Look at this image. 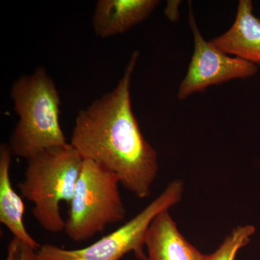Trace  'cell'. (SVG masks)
<instances>
[{
	"label": "cell",
	"mask_w": 260,
	"mask_h": 260,
	"mask_svg": "<svg viewBox=\"0 0 260 260\" xmlns=\"http://www.w3.org/2000/svg\"><path fill=\"white\" fill-rule=\"evenodd\" d=\"M255 228L251 225L238 226L225 237L218 249L214 251V260H235L238 251L247 245Z\"/></svg>",
	"instance_id": "8fae6325"
},
{
	"label": "cell",
	"mask_w": 260,
	"mask_h": 260,
	"mask_svg": "<svg viewBox=\"0 0 260 260\" xmlns=\"http://www.w3.org/2000/svg\"><path fill=\"white\" fill-rule=\"evenodd\" d=\"M24 179L18 186L24 198L34 204L32 215L44 230L64 232L61 202L70 204L83 158L70 143L43 150L27 160Z\"/></svg>",
	"instance_id": "3957f363"
},
{
	"label": "cell",
	"mask_w": 260,
	"mask_h": 260,
	"mask_svg": "<svg viewBox=\"0 0 260 260\" xmlns=\"http://www.w3.org/2000/svg\"><path fill=\"white\" fill-rule=\"evenodd\" d=\"M158 0H99L92 25L98 37L107 39L129 30L150 16Z\"/></svg>",
	"instance_id": "ba28073f"
},
{
	"label": "cell",
	"mask_w": 260,
	"mask_h": 260,
	"mask_svg": "<svg viewBox=\"0 0 260 260\" xmlns=\"http://www.w3.org/2000/svg\"><path fill=\"white\" fill-rule=\"evenodd\" d=\"M148 260H214V252L204 254L181 234L169 210L159 213L145 237Z\"/></svg>",
	"instance_id": "52a82bcc"
},
{
	"label": "cell",
	"mask_w": 260,
	"mask_h": 260,
	"mask_svg": "<svg viewBox=\"0 0 260 260\" xmlns=\"http://www.w3.org/2000/svg\"><path fill=\"white\" fill-rule=\"evenodd\" d=\"M119 178L90 160L83 167L70 201L64 231L73 242H86L104 232L107 225L125 219Z\"/></svg>",
	"instance_id": "277c9868"
},
{
	"label": "cell",
	"mask_w": 260,
	"mask_h": 260,
	"mask_svg": "<svg viewBox=\"0 0 260 260\" xmlns=\"http://www.w3.org/2000/svg\"><path fill=\"white\" fill-rule=\"evenodd\" d=\"M138 58L135 51L116 88L78 112L70 143L83 160L114 173L125 189L144 199L151 194L158 164L132 108V75Z\"/></svg>",
	"instance_id": "6da1fadb"
},
{
	"label": "cell",
	"mask_w": 260,
	"mask_h": 260,
	"mask_svg": "<svg viewBox=\"0 0 260 260\" xmlns=\"http://www.w3.org/2000/svg\"><path fill=\"white\" fill-rule=\"evenodd\" d=\"M225 54L260 64V19L253 13L251 0H240L237 17L228 31L211 41Z\"/></svg>",
	"instance_id": "9c48e42d"
},
{
	"label": "cell",
	"mask_w": 260,
	"mask_h": 260,
	"mask_svg": "<svg viewBox=\"0 0 260 260\" xmlns=\"http://www.w3.org/2000/svg\"><path fill=\"white\" fill-rule=\"evenodd\" d=\"M11 150L8 143L0 145V222L8 228L13 237L38 249L39 244L27 232L24 225V203L18 193L13 189L10 179L12 161Z\"/></svg>",
	"instance_id": "30bf717a"
},
{
	"label": "cell",
	"mask_w": 260,
	"mask_h": 260,
	"mask_svg": "<svg viewBox=\"0 0 260 260\" xmlns=\"http://www.w3.org/2000/svg\"><path fill=\"white\" fill-rule=\"evenodd\" d=\"M18 121L8 143L13 156L28 159L68 144L59 122L61 99L43 67L14 82L10 92Z\"/></svg>",
	"instance_id": "7a4b0ae2"
},
{
	"label": "cell",
	"mask_w": 260,
	"mask_h": 260,
	"mask_svg": "<svg viewBox=\"0 0 260 260\" xmlns=\"http://www.w3.org/2000/svg\"><path fill=\"white\" fill-rule=\"evenodd\" d=\"M189 23L194 49L188 71L179 86L177 96L185 99L208 87L233 79L249 78L257 73L256 64L239 57H232L205 40L200 34L189 4Z\"/></svg>",
	"instance_id": "8992f818"
},
{
	"label": "cell",
	"mask_w": 260,
	"mask_h": 260,
	"mask_svg": "<svg viewBox=\"0 0 260 260\" xmlns=\"http://www.w3.org/2000/svg\"><path fill=\"white\" fill-rule=\"evenodd\" d=\"M37 253L32 246L13 237L8 244L5 260H37Z\"/></svg>",
	"instance_id": "7c38bea8"
},
{
	"label": "cell",
	"mask_w": 260,
	"mask_h": 260,
	"mask_svg": "<svg viewBox=\"0 0 260 260\" xmlns=\"http://www.w3.org/2000/svg\"><path fill=\"white\" fill-rule=\"evenodd\" d=\"M184 190V182L174 179L144 209L114 232L81 249L44 244L37 250V260H119L131 251L137 259L148 260L144 247L150 224L159 213L179 203Z\"/></svg>",
	"instance_id": "5b68a950"
}]
</instances>
